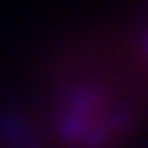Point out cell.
<instances>
[{"instance_id": "1", "label": "cell", "mask_w": 148, "mask_h": 148, "mask_svg": "<svg viewBox=\"0 0 148 148\" xmlns=\"http://www.w3.org/2000/svg\"><path fill=\"white\" fill-rule=\"evenodd\" d=\"M143 49L148 52V33H145V38H143Z\"/></svg>"}]
</instances>
